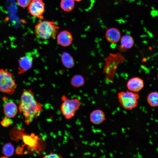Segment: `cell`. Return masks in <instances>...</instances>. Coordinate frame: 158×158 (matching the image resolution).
<instances>
[{
	"mask_svg": "<svg viewBox=\"0 0 158 158\" xmlns=\"http://www.w3.org/2000/svg\"><path fill=\"white\" fill-rule=\"evenodd\" d=\"M62 157H63L60 154L52 152L49 154L45 155L42 157V158H61Z\"/></svg>",
	"mask_w": 158,
	"mask_h": 158,
	"instance_id": "21",
	"label": "cell"
},
{
	"mask_svg": "<svg viewBox=\"0 0 158 158\" xmlns=\"http://www.w3.org/2000/svg\"><path fill=\"white\" fill-rule=\"evenodd\" d=\"M120 40L121 47L125 49H130L134 45V39L131 36L129 35H123Z\"/></svg>",
	"mask_w": 158,
	"mask_h": 158,
	"instance_id": "14",
	"label": "cell"
},
{
	"mask_svg": "<svg viewBox=\"0 0 158 158\" xmlns=\"http://www.w3.org/2000/svg\"><path fill=\"white\" fill-rule=\"evenodd\" d=\"M59 28V27L54 22L41 20L35 26V33L37 38L42 40L54 39Z\"/></svg>",
	"mask_w": 158,
	"mask_h": 158,
	"instance_id": "2",
	"label": "cell"
},
{
	"mask_svg": "<svg viewBox=\"0 0 158 158\" xmlns=\"http://www.w3.org/2000/svg\"><path fill=\"white\" fill-rule=\"evenodd\" d=\"M33 57L30 53L26 54L19 61V74H22L30 69L33 64Z\"/></svg>",
	"mask_w": 158,
	"mask_h": 158,
	"instance_id": "8",
	"label": "cell"
},
{
	"mask_svg": "<svg viewBox=\"0 0 158 158\" xmlns=\"http://www.w3.org/2000/svg\"><path fill=\"white\" fill-rule=\"evenodd\" d=\"M16 87L13 74L6 70L0 69V92L11 95Z\"/></svg>",
	"mask_w": 158,
	"mask_h": 158,
	"instance_id": "5",
	"label": "cell"
},
{
	"mask_svg": "<svg viewBox=\"0 0 158 158\" xmlns=\"http://www.w3.org/2000/svg\"><path fill=\"white\" fill-rule=\"evenodd\" d=\"M157 76H158V75H157Z\"/></svg>",
	"mask_w": 158,
	"mask_h": 158,
	"instance_id": "24",
	"label": "cell"
},
{
	"mask_svg": "<svg viewBox=\"0 0 158 158\" xmlns=\"http://www.w3.org/2000/svg\"><path fill=\"white\" fill-rule=\"evenodd\" d=\"M106 119L105 113L101 109L94 110L91 113L90 115V120L94 124H100L104 122Z\"/></svg>",
	"mask_w": 158,
	"mask_h": 158,
	"instance_id": "13",
	"label": "cell"
},
{
	"mask_svg": "<svg viewBox=\"0 0 158 158\" xmlns=\"http://www.w3.org/2000/svg\"><path fill=\"white\" fill-rule=\"evenodd\" d=\"M147 101L148 104L151 107H158V92H153L148 95Z\"/></svg>",
	"mask_w": 158,
	"mask_h": 158,
	"instance_id": "16",
	"label": "cell"
},
{
	"mask_svg": "<svg viewBox=\"0 0 158 158\" xmlns=\"http://www.w3.org/2000/svg\"><path fill=\"white\" fill-rule=\"evenodd\" d=\"M1 124L3 126L7 127L10 124L11 122L8 119L4 118L1 121Z\"/></svg>",
	"mask_w": 158,
	"mask_h": 158,
	"instance_id": "22",
	"label": "cell"
},
{
	"mask_svg": "<svg viewBox=\"0 0 158 158\" xmlns=\"http://www.w3.org/2000/svg\"><path fill=\"white\" fill-rule=\"evenodd\" d=\"M127 87L129 90L137 92L143 87V80L138 77H134L130 79L127 82Z\"/></svg>",
	"mask_w": 158,
	"mask_h": 158,
	"instance_id": "9",
	"label": "cell"
},
{
	"mask_svg": "<svg viewBox=\"0 0 158 158\" xmlns=\"http://www.w3.org/2000/svg\"><path fill=\"white\" fill-rule=\"evenodd\" d=\"M14 152V147L10 143L5 144L3 147L2 152L5 156L10 157L13 155Z\"/></svg>",
	"mask_w": 158,
	"mask_h": 158,
	"instance_id": "17",
	"label": "cell"
},
{
	"mask_svg": "<svg viewBox=\"0 0 158 158\" xmlns=\"http://www.w3.org/2000/svg\"><path fill=\"white\" fill-rule=\"evenodd\" d=\"M18 5L22 7H26L30 3L32 0H17Z\"/></svg>",
	"mask_w": 158,
	"mask_h": 158,
	"instance_id": "20",
	"label": "cell"
},
{
	"mask_svg": "<svg viewBox=\"0 0 158 158\" xmlns=\"http://www.w3.org/2000/svg\"><path fill=\"white\" fill-rule=\"evenodd\" d=\"M4 111L7 117L9 118L14 117L16 114L18 109L16 104L12 101H7L4 98Z\"/></svg>",
	"mask_w": 158,
	"mask_h": 158,
	"instance_id": "12",
	"label": "cell"
},
{
	"mask_svg": "<svg viewBox=\"0 0 158 158\" xmlns=\"http://www.w3.org/2000/svg\"><path fill=\"white\" fill-rule=\"evenodd\" d=\"M73 1H77V2H80L82 0H73Z\"/></svg>",
	"mask_w": 158,
	"mask_h": 158,
	"instance_id": "23",
	"label": "cell"
},
{
	"mask_svg": "<svg viewBox=\"0 0 158 158\" xmlns=\"http://www.w3.org/2000/svg\"><path fill=\"white\" fill-rule=\"evenodd\" d=\"M117 97L120 105L125 109L131 110L138 106L139 95L137 92L122 91L118 93Z\"/></svg>",
	"mask_w": 158,
	"mask_h": 158,
	"instance_id": "3",
	"label": "cell"
},
{
	"mask_svg": "<svg viewBox=\"0 0 158 158\" xmlns=\"http://www.w3.org/2000/svg\"><path fill=\"white\" fill-rule=\"evenodd\" d=\"M62 60L63 64L68 68L73 66V61L72 57L67 54H64L62 56Z\"/></svg>",
	"mask_w": 158,
	"mask_h": 158,
	"instance_id": "19",
	"label": "cell"
},
{
	"mask_svg": "<svg viewBox=\"0 0 158 158\" xmlns=\"http://www.w3.org/2000/svg\"><path fill=\"white\" fill-rule=\"evenodd\" d=\"M71 34L68 31L63 30L60 32L57 37L58 43L63 47H67L71 44L73 41Z\"/></svg>",
	"mask_w": 158,
	"mask_h": 158,
	"instance_id": "11",
	"label": "cell"
},
{
	"mask_svg": "<svg viewBox=\"0 0 158 158\" xmlns=\"http://www.w3.org/2000/svg\"><path fill=\"white\" fill-rule=\"evenodd\" d=\"M71 83L73 86L76 87H80L84 83V78L80 75H77L73 78Z\"/></svg>",
	"mask_w": 158,
	"mask_h": 158,
	"instance_id": "18",
	"label": "cell"
},
{
	"mask_svg": "<svg viewBox=\"0 0 158 158\" xmlns=\"http://www.w3.org/2000/svg\"><path fill=\"white\" fill-rule=\"evenodd\" d=\"M23 141L28 146V149L32 151L40 152L44 149V142L42 138L34 133L23 135Z\"/></svg>",
	"mask_w": 158,
	"mask_h": 158,
	"instance_id": "6",
	"label": "cell"
},
{
	"mask_svg": "<svg viewBox=\"0 0 158 158\" xmlns=\"http://www.w3.org/2000/svg\"><path fill=\"white\" fill-rule=\"evenodd\" d=\"M60 6L64 11L67 12L72 11L75 6V2L73 0H61Z\"/></svg>",
	"mask_w": 158,
	"mask_h": 158,
	"instance_id": "15",
	"label": "cell"
},
{
	"mask_svg": "<svg viewBox=\"0 0 158 158\" xmlns=\"http://www.w3.org/2000/svg\"><path fill=\"white\" fill-rule=\"evenodd\" d=\"M105 36L107 41L111 44L117 43L120 40L121 37V33L119 30L114 27L107 29L106 32Z\"/></svg>",
	"mask_w": 158,
	"mask_h": 158,
	"instance_id": "10",
	"label": "cell"
},
{
	"mask_svg": "<svg viewBox=\"0 0 158 158\" xmlns=\"http://www.w3.org/2000/svg\"><path fill=\"white\" fill-rule=\"evenodd\" d=\"M42 104L36 101L31 90L23 91L19 103V109L23 115L27 124H30L37 118L42 111Z\"/></svg>",
	"mask_w": 158,
	"mask_h": 158,
	"instance_id": "1",
	"label": "cell"
},
{
	"mask_svg": "<svg viewBox=\"0 0 158 158\" xmlns=\"http://www.w3.org/2000/svg\"><path fill=\"white\" fill-rule=\"evenodd\" d=\"M29 12L32 16L43 19L45 11L44 3L42 0H32L28 7Z\"/></svg>",
	"mask_w": 158,
	"mask_h": 158,
	"instance_id": "7",
	"label": "cell"
},
{
	"mask_svg": "<svg viewBox=\"0 0 158 158\" xmlns=\"http://www.w3.org/2000/svg\"><path fill=\"white\" fill-rule=\"evenodd\" d=\"M61 99L63 101L61 107L62 114L66 119H70L75 116L80 107L81 102L77 99H69L65 95L61 97Z\"/></svg>",
	"mask_w": 158,
	"mask_h": 158,
	"instance_id": "4",
	"label": "cell"
}]
</instances>
